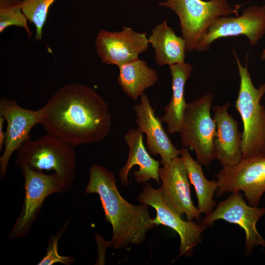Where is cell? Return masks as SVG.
Instances as JSON below:
<instances>
[{
	"label": "cell",
	"mask_w": 265,
	"mask_h": 265,
	"mask_svg": "<svg viewBox=\"0 0 265 265\" xmlns=\"http://www.w3.org/2000/svg\"><path fill=\"white\" fill-rule=\"evenodd\" d=\"M5 119L3 117L0 116V151L3 149L5 145L6 139V132L3 131V125Z\"/></svg>",
	"instance_id": "d4e9b609"
},
{
	"label": "cell",
	"mask_w": 265,
	"mask_h": 265,
	"mask_svg": "<svg viewBox=\"0 0 265 265\" xmlns=\"http://www.w3.org/2000/svg\"><path fill=\"white\" fill-rule=\"evenodd\" d=\"M148 41L154 49L158 65L170 66L184 62L186 51V41L168 26L166 20L153 29Z\"/></svg>",
	"instance_id": "d6986e66"
},
{
	"label": "cell",
	"mask_w": 265,
	"mask_h": 265,
	"mask_svg": "<svg viewBox=\"0 0 265 265\" xmlns=\"http://www.w3.org/2000/svg\"><path fill=\"white\" fill-rule=\"evenodd\" d=\"M213 99V95L208 92L187 103L179 132L183 147L194 150L197 161L207 167L217 159L216 126L210 112Z\"/></svg>",
	"instance_id": "5b68a950"
},
{
	"label": "cell",
	"mask_w": 265,
	"mask_h": 265,
	"mask_svg": "<svg viewBox=\"0 0 265 265\" xmlns=\"http://www.w3.org/2000/svg\"><path fill=\"white\" fill-rule=\"evenodd\" d=\"M140 203L153 207L156 212L152 222L156 225H163L174 230L180 237L179 256L192 255L195 246L201 242L202 235L207 227L193 221H184L181 216L173 211L165 203L161 188L153 187L145 183L143 190L138 197Z\"/></svg>",
	"instance_id": "9c48e42d"
},
{
	"label": "cell",
	"mask_w": 265,
	"mask_h": 265,
	"mask_svg": "<svg viewBox=\"0 0 265 265\" xmlns=\"http://www.w3.org/2000/svg\"><path fill=\"white\" fill-rule=\"evenodd\" d=\"M40 124L74 147L96 143L110 133L111 115L108 104L93 88L79 83L58 89L40 108Z\"/></svg>",
	"instance_id": "6da1fadb"
},
{
	"label": "cell",
	"mask_w": 265,
	"mask_h": 265,
	"mask_svg": "<svg viewBox=\"0 0 265 265\" xmlns=\"http://www.w3.org/2000/svg\"><path fill=\"white\" fill-rule=\"evenodd\" d=\"M67 220L63 227L55 235H51L46 248L45 256L37 264L38 265H52L57 263L65 265H70L75 261V258L70 256L60 255L58 253V241L62 234L69 224Z\"/></svg>",
	"instance_id": "cb8c5ba5"
},
{
	"label": "cell",
	"mask_w": 265,
	"mask_h": 265,
	"mask_svg": "<svg viewBox=\"0 0 265 265\" xmlns=\"http://www.w3.org/2000/svg\"><path fill=\"white\" fill-rule=\"evenodd\" d=\"M146 32L124 26L121 31L100 30L95 40L96 53L102 62L118 66L138 58L149 46Z\"/></svg>",
	"instance_id": "5bb4252c"
},
{
	"label": "cell",
	"mask_w": 265,
	"mask_h": 265,
	"mask_svg": "<svg viewBox=\"0 0 265 265\" xmlns=\"http://www.w3.org/2000/svg\"><path fill=\"white\" fill-rule=\"evenodd\" d=\"M24 178L25 196L19 216L11 230L9 238L16 239L24 238L40 212L47 197L55 193H65L72 186L55 173L47 174L28 168L21 169Z\"/></svg>",
	"instance_id": "52a82bcc"
},
{
	"label": "cell",
	"mask_w": 265,
	"mask_h": 265,
	"mask_svg": "<svg viewBox=\"0 0 265 265\" xmlns=\"http://www.w3.org/2000/svg\"><path fill=\"white\" fill-rule=\"evenodd\" d=\"M230 105L227 101L212 108L216 126L214 146L217 159L222 168L232 167L243 159L242 132L238 128V122L228 113Z\"/></svg>",
	"instance_id": "2e32d148"
},
{
	"label": "cell",
	"mask_w": 265,
	"mask_h": 265,
	"mask_svg": "<svg viewBox=\"0 0 265 265\" xmlns=\"http://www.w3.org/2000/svg\"><path fill=\"white\" fill-rule=\"evenodd\" d=\"M16 164L21 169L54 170L72 186L76 167L75 147L47 133L35 140L24 143L16 151Z\"/></svg>",
	"instance_id": "277c9868"
},
{
	"label": "cell",
	"mask_w": 265,
	"mask_h": 265,
	"mask_svg": "<svg viewBox=\"0 0 265 265\" xmlns=\"http://www.w3.org/2000/svg\"><path fill=\"white\" fill-rule=\"evenodd\" d=\"M143 132L137 128H131L124 136L125 141L129 147V154L125 165L119 171L122 183L128 185L129 172L134 165L139 170L134 172V177L138 183H146L151 179L161 184L159 171V162L154 159L147 151L143 143Z\"/></svg>",
	"instance_id": "e0dca14e"
},
{
	"label": "cell",
	"mask_w": 265,
	"mask_h": 265,
	"mask_svg": "<svg viewBox=\"0 0 265 265\" xmlns=\"http://www.w3.org/2000/svg\"><path fill=\"white\" fill-rule=\"evenodd\" d=\"M0 116L7 123L4 149L0 157V177H5L10 158L25 142L31 139L30 132L36 125L40 124V109L36 110L22 107L12 99L1 98Z\"/></svg>",
	"instance_id": "7c38bea8"
},
{
	"label": "cell",
	"mask_w": 265,
	"mask_h": 265,
	"mask_svg": "<svg viewBox=\"0 0 265 265\" xmlns=\"http://www.w3.org/2000/svg\"><path fill=\"white\" fill-rule=\"evenodd\" d=\"M240 79L235 107L241 118L243 159L265 155V108L261 100L265 93V83L256 88L247 66H243L234 51Z\"/></svg>",
	"instance_id": "3957f363"
},
{
	"label": "cell",
	"mask_w": 265,
	"mask_h": 265,
	"mask_svg": "<svg viewBox=\"0 0 265 265\" xmlns=\"http://www.w3.org/2000/svg\"><path fill=\"white\" fill-rule=\"evenodd\" d=\"M138 128L146 136V143L149 153L159 155L161 164L179 156L180 149H176L165 131L160 118L157 117L147 96L140 97L139 103L134 106Z\"/></svg>",
	"instance_id": "9a60e30c"
},
{
	"label": "cell",
	"mask_w": 265,
	"mask_h": 265,
	"mask_svg": "<svg viewBox=\"0 0 265 265\" xmlns=\"http://www.w3.org/2000/svg\"><path fill=\"white\" fill-rule=\"evenodd\" d=\"M56 0H22V9L24 14L36 27L35 39H42L43 26L46 21L51 5Z\"/></svg>",
	"instance_id": "603a6c76"
},
{
	"label": "cell",
	"mask_w": 265,
	"mask_h": 265,
	"mask_svg": "<svg viewBox=\"0 0 265 265\" xmlns=\"http://www.w3.org/2000/svg\"><path fill=\"white\" fill-rule=\"evenodd\" d=\"M118 67V83L125 94L135 101L158 80L157 72L149 67L145 61L138 58Z\"/></svg>",
	"instance_id": "ffe728a7"
},
{
	"label": "cell",
	"mask_w": 265,
	"mask_h": 265,
	"mask_svg": "<svg viewBox=\"0 0 265 265\" xmlns=\"http://www.w3.org/2000/svg\"><path fill=\"white\" fill-rule=\"evenodd\" d=\"M265 214V208L253 206L247 203L239 192L231 193L220 202L210 214L205 215L201 223L207 227L216 221L223 220L238 225L245 233V251L250 253L255 246L265 247V240L257 229L256 224Z\"/></svg>",
	"instance_id": "30bf717a"
},
{
	"label": "cell",
	"mask_w": 265,
	"mask_h": 265,
	"mask_svg": "<svg viewBox=\"0 0 265 265\" xmlns=\"http://www.w3.org/2000/svg\"><path fill=\"white\" fill-rule=\"evenodd\" d=\"M171 75L172 94L169 103L164 107L165 114L160 118L167 126L170 134L179 132L187 103L185 98V84L189 78L193 67L183 62L169 66Z\"/></svg>",
	"instance_id": "ac0fdd59"
},
{
	"label": "cell",
	"mask_w": 265,
	"mask_h": 265,
	"mask_svg": "<svg viewBox=\"0 0 265 265\" xmlns=\"http://www.w3.org/2000/svg\"><path fill=\"white\" fill-rule=\"evenodd\" d=\"M28 19L22 9L21 0H0V33L9 26H16L23 27L28 37L32 33L27 24Z\"/></svg>",
	"instance_id": "7402d4cb"
},
{
	"label": "cell",
	"mask_w": 265,
	"mask_h": 265,
	"mask_svg": "<svg viewBox=\"0 0 265 265\" xmlns=\"http://www.w3.org/2000/svg\"><path fill=\"white\" fill-rule=\"evenodd\" d=\"M159 5L174 11L179 20L186 51H197L198 44L217 18L235 14L240 5L231 6L228 0H167Z\"/></svg>",
	"instance_id": "8992f818"
},
{
	"label": "cell",
	"mask_w": 265,
	"mask_h": 265,
	"mask_svg": "<svg viewBox=\"0 0 265 265\" xmlns=\"http://www.w3.org/2000/svg\"><path fill=\"white\" fill-rule=\"evenodd\" d=\"M261 57L263 60H265V49L263 50Z\"/></svg>",
	"instance_id": "484cf974"
},
{
	"label": "cell",
	"mask_w": 265,
	"mask_h": 265,
	"mask_svg": "<svg viewBox=\"0 0 265 265\" xmlns=\"http://www.w3.org/2000/svg\"><path fill=\"white\" fill-rule=\"evenodd\" d=\"M162 165L159 175L165 203L180 216L185 214L187 220L198 221L202 213L193 203L190 182L180 157Z\"/></svg>",
	"instance_id": "4fadbf2b"
},
{
	"label": "cell",
	"mask_w": 265,
	"mask_h": 265,
	"mask_svg": "<svg viewBox=\"0 0 265 265\" xmlns=\"http://www.w3.org/2000/svg\"><path fill=\"white\" fill-rule=\"evenodd\" d=\"M180 156L189 182L194 186L198 201L197 208L202 214L208 215L216 206L213 198L218 188L217 181L207 179L201 165L193 159L187 148L181 149Z\"/></svg>",
	"instance_id": "44dd1931"
},
{
	"label": "cell",
	"mask_w": 265,
	"mask_h": 265,
	"mask_svg": "<svg viewBox=\"0 0 265 265\" xmlns=\"http://www.w3.org/2000/svg\"><path fill=\"white\" fill-rule=\"evenodd\" d=\"M85 192L99 195L105 219L112 227L109 244L115 249L142 243L146 233L156 226L148 205H133L123 198L117 187L114 173L104 166H91Z\"/></svg>",
	"instance_id": "7a4b0ae2"
},
{
	"label": "cell",
	"mask_w": 265,
	"mask_h": 265,
	"mask_svg": "<svg viewBox=\"0 0 265 265\" xmlns=\"http://www.w3.org/2000/svg\"><path fill=\"white\" fill-rule=\"evenodd\" d=\"M216 177L218 197L242 192L249 205L258 206L265 192V155L242 159L232 167L222 168Z\"/></svg>",
	"instance_id": "ba28073f"
},
{
	"label": "cell",
	"mask_w": 265,
	"mask_h": 265,
	"mask_svg": "<svg viewBox=\"0 0 265 265\" xmlns=\"http://www.w3.org/2000/svg\"><path fill=\"white\" fill-rule=\"evenodd\" d=\"M265 33V5L251 6L241 16H222L215 19L199 42L197 51L209 49L214 40L225 37L246 36L252 46L256 45Z\"/></svg>",
	"instance_id": "8fae6325"
}]
</instances>
